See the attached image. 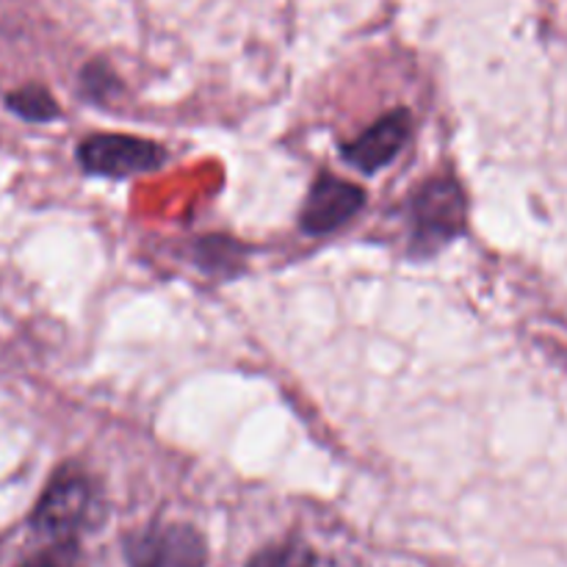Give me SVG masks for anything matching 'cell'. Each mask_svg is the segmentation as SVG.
Returning <instances> with one entry per match:
<instances>
[{
  "instance_id": "cell-3",
  "label": "cell",
  "mask_w": 567,
  "mask_h": 567,
  "mask_svg": "<svg viewBox=\"0 0 567 567\" xmlns=\"http://www.w3.org/2000/svg\"><path fill=\"white\" fill-rule=\"evenodd\" d=\"M166 161L158 142L125 133H94L78 144V164L86 175L131 177L158 169Z\"/></svg>"
},
{
  "instance_id": "cell-1",
  "label": "cell",
  "mask_w": 567,
  "mask_h": 567,
  "mask_svg": "<svg viewBox=\"0 0 567 567\" xmlns=\"http://www.w3.org/2000/svg\"><path fill=\"white\" fill-rule=\"evenodd\" d=\"M468 199L452 175H435L421 183L408 203L410 247L426 258L463 236Z\"/></svg>"
},
{
  "instance_id": "cell-9",
  "label": "cell",
  "mask_w": 567,
  "mask_h": 567,
  "mask_svg": "<svg viewBox=\"0 0 567 567\" xmlns=\"http://www.w3.org/2000/svg\"><path fill=\"white\" fill-rule=\"evenodd\" d=\"M78 563V543L75 540H50L48 546L39 548L17 567H75Z\"/></svg>"
},
{
  "instance_id": "cell-8",
  "label": "cell",
  "mask_w": 567,
  "mask_h": 567,
  "mask_svg": "<svg viewBox=\"0 0 567 567\" xmlns=\"http://www.w3.org/2000/svg\"><path fill=\"white\" fill-rule=\"evenodd\" d=\"M6 105L28 122H50L59 116V103L53 100V94L44 86H37V83L11 92L6 97Z\"/></svg>"
},
{
  "instance_id": "cell-10",
  "label": "cell",
  "mask_w": 567,
  "mask_h": 567,
  "mask_svg": "<svg viewBox=\"0 0 567 567\" xmlns=\"http://www.w3.org/2000/svg\"><path fill=\"white\" fill-rule=\"evenodd\" d=\"M81 83H83V92H86V97L97 100V103L109 100L111 94L120 89V78L111 72L109 64H100V61L83 66Z\"/></svg>"
},
{
  "instance_id": "cell-5",
  "label": "cell",
  "mask_w": 567,
  "mask_h": 567,
  "mask_svg": "<svg viewBox=\"0 0 567 567\" xmlns=\"http://www.w3.org/2000/svg\"><path fill=\"white\" fill-rule=\"evenodd\" d=\"M365 192L354 183L336 175H319L310 186L308 199L302 208V230L308 236H327L352 221L363 210Z\"/></svg>"
},
{
  "instance_id": "cell-6",
  "label": "cell",
  "mask_w": 567,
  "mask_h": 567,
  "mask_svg": "<svg viewBox=\"0 0 567 567\" xmlns=\"http://www.w3.org/2000/svg\"><path fill=\"white\" fill-rule=\"evenodd\" d=\"M410 131H413V114L408 109H396L377 120L369 131L360 133L354 142L343 147V158L360 172L371 175V172L382 169L391 164L402 147L408 144Z\"/></svg>"
},
{
  "instance_id": "cell-7",
  "label": "cell",
  "mask_w": 567,
  "mask_h": 567,
  "mask_svg": "<svg viewBox=\"0 0 567 567\" xmlns=\"http://www.w3.org/2000/svg\"><path fill=\"white\" fill-rule=\"evenodd\" d=\"M247 567H319V557L308 543L282 540L260 548Z\"/></svg>"
},
{
  "instance_id": "cell-4",
  "label": "cell",
  "mask_w": 567,
  "mask_h": 567,
  "mask_svg": "<svg viewBox=\"0 0 567 567\" xmlns=\"http://www.w3.org/2000/svg\"><path fill=\"white\" fill-rule=\"evenodd\" d=\"M127 557L131 567H205L208 548L194 526L166 524L133 537Z\"/></svg>"
},
{
  "instance_id": "cell-2",
  "label": "cell",
  "mask_w": 567,
  "mask_h": 567,
  "mask_svg": "<svg viewBox=\"0 0 567 567\" xmlns=\"http://www.w3.org/2000/svg\"><path fill=\"white\" fill-rule=\"evenodd\" d=\"M100 507L97 485L86 471L66 465L48 482L31 513V526L48 540H75Z\"/></svg>"
}]
</instances>
